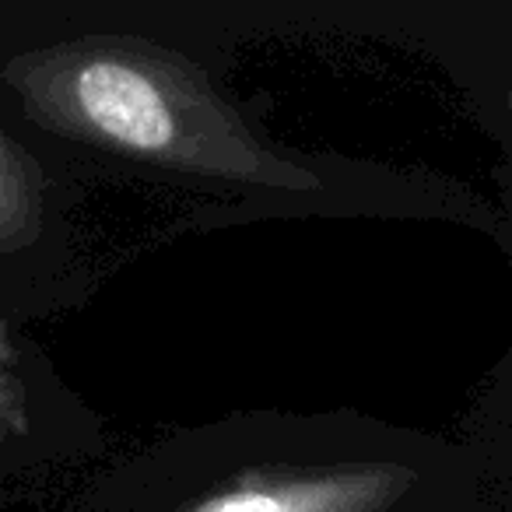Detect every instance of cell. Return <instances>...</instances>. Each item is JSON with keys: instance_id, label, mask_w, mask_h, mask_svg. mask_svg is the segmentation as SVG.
<instances>
[{"instance_id": "2", "label": "cell", "mask_w": 512, "mask_h": 512, "mask_svg": "<svg viewBox=\"0 0 512 512\" xmlns=\"http://www.w3.org/2000/svg\"><path fill=\"white\" fill-rule=\"evenodd\" d=\"M369 481H316L281 488H242L197 512H362Z\"/></svg>"}, {"instance_id": "1", "label": "cell", "mask_w": 512, "mask_h": 512, "mask_svg": "<svg viewBox=\"0 0 512 512\" xmlns=\"http://www.w3.org/2000/svg\"><path fill=\"white\" fill-rule=\"evenodd\" d=\"M74 99L85 120L116 144L162 151L172 141V113L162 92L134 67L92 60L74 78Z\"/></svg>"}]
</instances>
